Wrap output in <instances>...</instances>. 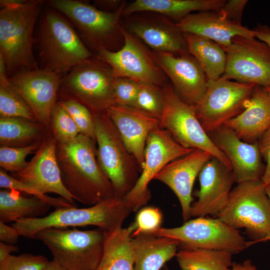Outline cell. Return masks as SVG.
<instances>
[{"label":"cell","mask_w":270,"mask_h":270,"mask_svg":"<svg viewBox=\"0 0 270 270\" xmlns=\"http://www.w3.org/2000/svg\"><path fill=\"white\" fill-rule=\"evenodd\" d=\"M96 144L80 134L68 143L56 144V148L64 186L74 200L90 206L116 196L110 181L98 165Z\"/></svg>","instance_id":"1"},{"label":"cell","mask_w":270,"mask_h":270,"mask_svg":"<svg viewBox=\"0 0 270 270\" xmlns=\"http://www.w3.org/2000/svg\"><path fill=\"white\" fill-rule=\"evenodd\" d=\"M44 2L0 0V54L8 78L39 68L33 52L34 28Z\"/></svg>","instance_id":"2"},{"label":"cell","mask_w":270,"mask_h":270,"mask_svg":"<svg viewBox=\"0 0 270 270\" xmlns=\"http://www.w3.org/2000/svg\"><path fill=\"white\" fill-rule=\"evenodd\" d=\"M34 40L38 46L40 68L63 75L94 56L70 20L50 6L40 16Z\"/></svg>","instance_id":"3"},{"label":"cell","mask_w":270,"mask_h":270,"mask_svg":"<svg viewBox=\"0 0 270 270\" xmlns=\"http://www.w3.org/2000/svg\"><path fill=\"white\" fill-rule=\"evenodd\" d=\"M132 212L123 198L115 196L88 208H56L44 217L20 218L12 226L20 236L34 239L39 231L52 227L94 226L107 233L122 228Z\"/></svg>","instance_id":"4"},{"label":"cell","mask_w":270,"mask_h":270,"mask_svg":"<svg viewBox=\"0 0 270 270\" xmlns=\"http://www.w3.org/2000/svg\"><path fill=\"white\" fill-rule=\"evenodd\" d=\"M47 3L70 20L94 55L102 50H118L120 38H123L120 20L126 1L112 12L100 10L87 0H50Z\"/></svg>","instance_id":"5"},{"label":"cell","mask_w":270,"mask_h":270,"mask_svg":"<svg viewBox=\"0 0 270 270\" xmlns=\"http://www.w3.org/2000/svg\"><path fill=\"white\" fill-rule=\"evenodd\" d=\"M110 66L95 55L63 76L58 100H72L93 114H107L114 105Z\"/></svg>","instance_id":"6"},{"label":"cell","mask_w":270,"mask_h":270,"mask_svg":"<svg viewBox=\"0 0 270 270\" xmlns=\"http://www.w3.org/2000/svg\"><path fill=\"white\" fill-rule=\"evenodd\" d=\"M93 115L98 165L110 181L116 196L123 198L136 184L141 168L108 113Z\"/></svg>","instance_id":"7"},{"label":"cell","mask_w":270,"mask_h":270,"mask_svg":"<svg viewBox=\"0 0 270 270\" xmlns=\"http://www.w3.org/2000/svg\"><path fill=\"white\" fill-rule=\"evenodd\" d=\"M106 232L100 228L82 230L52 227L38 232L53 258L67 270H96L101 260Z\"/></svg>","instance_id":"8"},{"label":"cell","mask_w":270,"mask_h":270,"mask_svg":"<svg viewBox=\"0 0 270 270\" xmlns=\"http://www.w3.org/2000/svg\"><path fill=\"white\" fill-rule=\"evenodd\" d=\"M217 218L235 229L244 228L250 246L263 242L270 234V202L261 180L237 184Z\"/></svg>","instance_id":"9"},{"label":"cell","mask_w":270,"mask_h":270,"mask_svg":"<svg viewBox=\"0 0 270 270\" xmlns=\"http://www.w3.org/2000/svg\"><path fill=\"white\" fill-rule=\"evenodd\" d=\"M148 234L177 240L179 248L226 250L234 254L250 246L238 230L208 216L189 220L178 227L160 228Z\"/></svg>","instance_id":"10"},{"label":"cell","mask_w":270,"mask_h":270,"mask_svg":"<svg viewBox=\"0 0 270 270\" xmlns=\"http://www.w3.org/2000/svg\"><path fill=\"white\" fill-rule=\"evenodd\" d=\"M162 90L164 110L160 128L167 130L183 147L207 152L232 168L228 158L214 144L202 128L196 116L195 106L184 102L172 84L167 83Z\"/></svg>","instance_id":"11"},{"label":"cell","mask_w":270,"mask_h":270,"mask_svg":"<svg viewBox=\"0 0 270 270\" xmlns=\"http://www.w3.org/2000/svg\"><path fill=\"white\" fill-rule=\"evenodd\" d=\"M122 46L116 51L102 50L96 55L111 68L114 78H126L138 84L162 87L167 76L155 60L152 50L122 24Z\"/></svg>","instance_id":"12"},{"label":"cell","mask_w":270,"mask_h":270,"mask_svg":"<svg viewBox=\"0 0 270 270\" xmlns=\"http://www.w3.org/2000/svg\"><path fill=\"white\" fill-rule=\"evenodd\" d=\"M256 85L221 77L208 81L204 97L195 106L196 116L205 132L210 133L242 113Z\"/></svg>","instance_id":"13"},{"label":"cell","mask_w":270,"mask_h":270,"mask_svg":"<svg viewBox=\"0 0 270 270\" xmlns=\"http://www.w3.org/2000/svg\"><path fill=\"white\" fill-rule=\"evenodd\" d=\"M195 149L179 144L166 130L160 127L148 136L144 150V162L136 184L123 198L132 212L145 206L151 198L150 182L166 164L184 156Z\"/></svg>","instance_id":"14"},{"label":"cell","mask_w":270,"mask_h":270,"mask_svg":"<svg viewBox=\"0 0 270 270\" xmlns=\"http://www.w3.org/2000/svg\"><path fill=\"white\" fill-rule=\"evenodd\" d=\"M223 48L226 62L221 78L264 88L270 85V47L266 43L255 37L236 36Z\"/></svg>","instance_id":"15"},{"label":"cell","mask_w":270,"mask_h":270,"mask_svg":"<svg viewBox=\"0 0 270 270\" xmlns=\"http://www.w3.org/2000/svg\"><path fill=\"white\" fill-rule=\"evenodd\" d=\"M63 74L38 68L24 70L8 80L26 102L36 121L50 131Z\"/></svg>","instance_id":"16"},{"label":"cell","mask_w":270,"mask_h":270,"mask_svg":"<svg viewBox=\"0 0 270 270\" xmlns=\"http://www.w3.org/2000/svg\"><path fill=\"white\" fill-rule=\"evenodd\" d=\"M126 17L124 26L152 50L178 56L190 54L177 22L152 12H138Z\"/></svg>","instance_id":"17"},{"label":"cell","mask_w":270,"mask_h":270,"mask_svg":"<svg viewBox=\"0 0 270 270\" xmlns=\"http://www.w3.org/2000/svg\"><path fill=\"white\" fill-rule=\"evenodd\" d=\"M152 52L179 97L190 106L199 104L206 93L208 80L196 58L190 54L178 56Z\"/></svg>","instance_id":"18"},{"label":"cell","mask_w":270,"mask_h":270,"mask_svg":"<svg viewBox=\"0 0 270 270\" xmlns=\"http://www.w3.org/2000/svg\"><path fill=\"white\" fill-rule=\"evenodd\" d=\"M200 188L198 200L190 208V217L217 218L226 206L235 182L232 169L214 157L202 167L198 174Z\"/></svg>","instance_id":"19"},{"label":"cell","mask_w":270,"mask_h":270,"mask_svg":"<svg viewBox=\"0 0 270 270\" xmlns=\"http://www.w3.org/2000/svg\"><path fill=\"white\" fill-rule=\"evenodd\" d=\"M56 148V142L50 133L43 140L26 168L10 175L43 194H57L76 207L75 200L62 184Z\"/></svg>","instance_id":"20"},{"label":"cell","mask_w":270,"mask_h":270,"mask_svg":"<svg viewBox=\"0 0 270 270\" xmlns=\"http://www.w3.org/2000/svg\"><path fill=\"white\" fill-rule=\"evenodd\" d=\"M208 135L214 144L228 158L236 184L261 180L266 165L262 162L258 142H246L224 125Z\"/></svg>","instance_id":"21"},{"label":"cell","mask_w":270,"mask_h":270,"mask_svg":"<svg viewBox=\"0 0 270 270\" xmlns=\"http://www.w3.org/2000/svg\"><path fill=\"white\" fill-rule=\"evenodd\" d=\"M213 157L210 153L195 149L166 164L154 178L168 186L177 196L184 222L191 218L194 201L192 192L194 181L205 164Z\"/></svg>","instance_id":"22"},{"label":"cell","mask_w":270,"mask_h":270,"mask_svg":"<svg viewBox=\"0 0 270 270\" xmlns=\"http://www.w3.org/2000/svg\"><path fill=\"white\" fill-rule=\"evenodd\" d=\"M108 114L142 171L147 138L152 130L160 127V120L134 106L114 104Z\"/></svg>","instance_id":"23"},{"label":"cell","mask_w":270,"mask_h":270,"mask_svg":"<svg viewBox=\"0 0 270 270\" xmlns=\"http://www.w3.org/2000/svg\"><path fill=\"white\" fill-rule=\"evenodd\" d=\"M182 33H190L209 38L222 48L228 46L236 36L254 37L252 30L241 22L228 20L216 11L190 14L178 23Z\"/></svg>","instance_id":"24"},{"label":"cell","mask_w":270,"mask_h":270,"mask_svg":"<svg viewBox=\"0 0 270 270\" xmlns=\"http://www.w3.org/2000/svg\"><path fill=\"white\" fill-rule=\"evenodd\" d=\"M224 126L246 142H258L270 126V98L265 88L256 85L245 110Z\"/></svg>","instance_id":"25"},{"label":"cell","mask_w":270,"mask_h":270,"mask_svg":"<svg viewBox=\"0 0 270 270\" xmlns=\"http://www.w3.org/2000/svg\"><path fill=\"white\" fill-rule=\"evenodd\" d=\"M226 2V0H136L126 5L122 16L152 12L178 23L192 12L218 11Z\"/></svg>","instance_id":"26"},{"label":"cell","mask_w":270,"mask_h":270,"mask_svg":"<svg viewBox=\"0 0 270 270\" xmlns=\"http://www.w3.org/2000/svg\"><path fill=\"white\" fill-rule=\"evenodd\" d=\"M135 250L134 270H160L176 256L180 242L176 239L140 234L133 238Z\"/></svg>","instance_id":"27"},{"label":"cell","mask_w":270,"mask_h":270,"mask_svg":"<svg viewBox=\"0 0 270 270\" xmlns=\"http://www.w3.org/2000/svg\"><path fill=\"white\" fill-rule=\"evenodd\" d=\"M135 229L133 222L128 228L106 232L102 258L96 270H134L132 234Z\"/></svg>","instance_id":"28"},{"label":"cell","mask_w":270,"mask_h":270,"mask_svg":"<svg viewBox=\"0 0 270 270\" xmlns=\"http://www.w3.org/2000/svg\"><path fill=\"white\" fill-rule=\"evenodd\" d=\"M183 34L190 54L198 61L208 81L220 78L224 72L226 62L224 48L204 36L190 33Z\"/></svg>","instance_id":"29"},{"label":"cell","mask_w":270,"mask_h":270,"mask_svg":"<svg viewBox=\"0 0 270 270\" xmlns=\"http://www.w3.org/2000/svg\"><path fill=\"white\" fill-rule=\"evenodd\" d=\"M51 206L36 198L22 196L16 190L5 189L0 191V220L6 224L14 222L22 218L44 217Z\"/></svg>","instance_id":"30"},{"label":"cell","mask_w":270,"mask_h":270,"mask_svg":"<svg viewBox=\"0 0 270 270\" xmlns=\"http://www.w3.org/2000/svg\"><path fill=\"white\" fill-rule=\"evenodd\" d=\"M50 133L36 120L22 118H0V144L23 147L40 142Z\"/></svg>","instance_id":"31"},{"label":"cell","mask_w":270,"mask_h":270,"mask_svg":"<svg viewBox=\"0 0 270 270\" xmlns=\"http://www.w3.org/2000/svg\"><path fill=\"white\" fill-rule=\"evenodd\" d=\"M232 254L226 250L179 248L176 257L182 270H229Z\"/></svg>","instance_id":"32"},{"label":"cell","mask_w":270,"mask_h":270,"mask_svg":"<svg viewBox=\"0 0 270 270\" xmlns=\"http://www.w3.org/2000/svg\"><path fill=\"white\" fill-rule=\"evenodd\" d=\"M22 118L36 121L30 108L8 80L6 64L0 57V118Z\"/></svg>","instance_id":"33"},{"label":"cell","mask_w":270,"mask_h":270,"mask_svg":"<svg viewBox=\"0 0 270 270\" xmlns=\"http://www.w3.org/2000/svg\"><path fill=\"white\" fill-rule=\"evenodd\" d=\"M50 132L58 144L68 143L80 134L72 118L57 102L52 114Z\"/></svg>","instance_id":"34"},{"label":"cell","mask_w":270,"mask_h":270,"mask_svg":"<svg viewBox=\"0 0 270 270\" xmlns=\"http://www.w3.org/2000/svg\"><path fill=\"white\" fill-rule=\"evenodd\" d=\"M42 142L23 147H0V168L5 172L16 173L24 170L28 162L26 158L30 154L36 152Z\"/></svg>","instance_id":"35"},{"label":"cell","mask_w":270,"mask_h":270,"mask_svg":"<svg viewBox=\"0 0 270 270\" xmlns=\"http://www.w3.org/2000/svg\"><path fill=\"white\" fill-rule=\"evenodd\" d=\"M134 106L160 120L164 110L162 87L152 84H140Z\"/></svg>","instance_id":"36"},{"label":"cell","mask_w":270,"mask_h":270,"mask_svg":"<svg viewBox=\"0 0 270 270\" xmlns=\"http://www.w3.org/2000/svg\"><path fill=\"white\" fill-rule=\"evenodd\" d=\"M57 103L62 106L76 123L80 134L90 138L96 142L94 115L82 104L72 100H58Z\"/></svg>","instance_id":"37"},{"label":"cell","mask_w":270,"mask_h":270,"mask_svg":"<svg viewBox=\"0 0 270 270\" xmlns=\"http://www.w3.org/2000/svg\"><path fill=\"white\" fill-rule=\"evenodd\" d=\"M0 187L2 188L14 190L32 194L34 197L42 200L56 208L74 206L66 200L61 196H48L46 194L20 182L10 175L8 174L2 168L0 169Z\"/></svg>","instance_id":"38"},{"label":"cell","mask_w":270,"mask_h":270,"mask_svg":"<svg viewBox=\"0 0 270 270\" xmlns=\"http://www.w3.org/2000/svg\"><path fill=\"white\" fill-rule=\"evenodd\" d=\"M48 262L42 255L10 254L0 262V270H42Z\"/></svg>","instance_id":"39"},{"label":"cell","mask_w":270,"mask_h":270,"mask_svg":"<svg viewBox=\"0 0 270 270\" xmlns=\"http://www.w3.org/2000/svg\"><path fill=\"white\" fill-rule=\"evenodd\" d=\"M162 220V214L158 208L146 206L141 208L134 222L136 229L132 237L140 234H148L161 228Z\"/></svg>","instance_id":"40"},{"label":"cell","mask_w":270,"mask_h":270,"mask_svg":"<svg viewBox=\"0 0 270 270\" xmlns=\"http://www.w3.org/2000/svg\"><path fill=\"white\" fill-rule=\"evenodd\" d=\"M140 84L126 78H114L113 82L114 104L134 106Z\"/></svg>","instance_id":"41"},{"label":"cell","mask_w":270,"mask_h":270,"mask_svg":"<svg viewBox=\"0 0 270 270\" xmlns=\"http://www.w3.org/2000/svg\"><path fill=\"white\" fill-rule=\"evenodd\" d=\"M258 148L266 164L261 180L264 186L270 184V126L258 139Z\"/></svg>","instance_id":"42"},{"label":"cell","mask_w":270,"mask_h":270,"mask_svg":"<svg viewBox=\"0 0 270 270\" xmlns=\"http://www.w3.org/2000/svg\"><path fill=\"white\" fill-rule=\"evenodd\" d=\"M247 0H228L218 12L222 16L228 20L240 22L242 14Z\"/></svg>","instance_id":"43"},{"label":"cell","mask_w":270,"mask_h":270,"mask_svg":"<svg viewBox=\"0 0 270 270\" xmlns=\"http://www.w3.org/2000/svg\"><path fill=\"white\" fill-rule=\"evenodd\" d=\"M20 234L13 226H10L0 220V240L9 244L14 245L18 242Z\"/></svg>","instance_id":"44"},{"label":"cell","mask_w":270,"mask_h":270,"mask_svg":"<svg viewBox=\"0 0 270 270\" xmlns=\"http://www.w3.org/2000/svg\"><path fill=\"white\" fill-rule=\"evenodd\" d=\"M124 2L120 0H94L93 5L102 11L112 12L118 10Z\"/></svg>","instance_id":"45"},{"label":"cell","mask_w":270,"mask_h":270,"mask_svg":"<svg viewBox=\"0 0 270 270\" xmlns=\"http://www.w3.org/2000/svg\"><path fill=\"white\" fill-rule=\"evenodd\" d=\"M252 30L255 38L266 43L270 47V28L268 26L258 24Z\"/></svg>","instance_id":"46"},{"label":"cell","mask_w":270,"mask_h":270,"mask_svg":"<svg viewBox=\"0 0 270 270\" xmlns=\"http://www.w3.org/2000/svg\"><path fill=\"white\" fill-rule=\"evenodd\" d=\"M18 248L15 245L9 244L5 242H0V262H2L10 254L16 252Z\"/></svg>","instance_id":"47"},{"label":"cell","mask_w":270,"mask_h":270,"mask_svg":"<svg viewBox=\"0 0 270 270\" xmlns=\"http://www.w3.org/2000/svg\"><path fill=\"white\" fill-rule=\"evenodd\" d=\"M229 270H257L250 260H246L240 263L232 262Z\"/></svg>","instance_id":"48"},{"label":"cell","mask_w":270,"mask_h":270,"mask_svg":"<svg viewBox=\"0 0 270 270\" xmlns=\"http://www.w3.org/2000/svg\"><path fill=\"white\" fill-rule=\"evenodd\" d=\"M42 270H67L54 258Z\"/></svg>","instance_id":"49"},{"label":"cell","mask_w":270,"mask_h":270,"mask_svg":"<svg viewBox=\"0 0 270 270\" xmlns=\"http://www.w3.org/2000/svg\"><path fill=\"white\" fill-rule=\"evenodd\" d=\"M266 190L270 202V184L265 186Z\"/></svg>","instance_id":"50"},{"label":"cell","mask_w":270,"mask_h":270,"mask_svg":"<svg viewBox=\"0 0 270 270\" xmlns=\"http://www.w3.org/2000/svg\"><path fill=\"white\" fill-rule=\"evenodd\" d=\"M265 90L266 92V93L268 96V97L270 98V85L266 86V87H265Z\"/></svg>","instance_id":"51"},{"label":"cell","mask_w":270,"mask_h":270,"mask_svg":"<svg viewBox=\"0 0 270 270\" xmlns=\"http://www.w3.org/2000/svg\"><path fill=\"white\" fill-rule=\"evenodd\" d=\"M268 240H270V234L266 237L263 240V242H266Z\"/></svg>","instance_id":"52"},{"label":"cell","mask_w":270,"mask_h":270,"mask_svg":"<svg viewBox=\"0 0 270 270\" xmlns=\"http://www.w3.org/2000/svg\"><path fill=\"white\" fill-rule=\"evenodd\" d=\"M163 270H170V269L168 268V266L165 264L163 267Z\"/></svg>","instance_id":"53"}]
</instances>
